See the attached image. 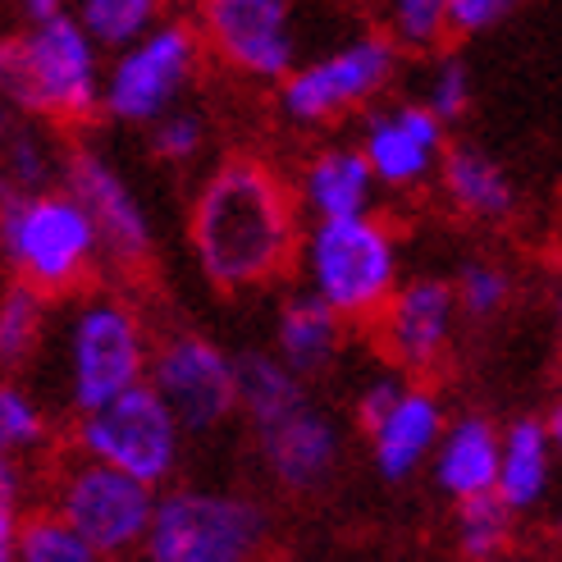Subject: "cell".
Returning a JSON list of instances; mask_svg holds the SVG:
<instances>
[{
	"instance_id": "obj_10",
	"label": "cell",
	"mask_w": 562,
	"mask_h": 562,
	"mask_svg": "<svg viewBox=\"0 0 562 562\" xmlns=\"http://www.w3.org/2000/svg\"><path fill=\"white\" fill-rule=\"evenodd\" d=\"M50 508L92 544L97 558H133L143 553V540H147L156 485L78 453L74 462L55 471Z\"/></svg>"
},
{
	"instance_id": "obj_29",
	"label": "cell",
	"mask_w": 562,
	"mask_h": 562,
	"mask_svg": "<svg viewBox=\"0 0 562 562\" xmlns=\"http://www.w3.org/2000/svg\"><path fill=\"white\" fill-rule=\"evenodd\" d=\"M14 562H101V558L46 503V508H23L19 536H14Z\"/></svg>"
},
{
	"instance_id": "obj_8",
	"label": "cell",
	"mask_w": 562,
	"mask_h": 562,
	"mask_svg": "<svg viewBox=\"0 0 562 562\" xmlns=\"http://www.w3.org/2000/svg\"><path fill=\"white\" fill-rule=\"evenodd\" d=\"M403 74V50L389 42V33H357L339 42L316 60H297L279 88V115L293 128H329L344 124L357 110L389 97V88Z\"/></svg>"
},
{
	"instance_id": "obj_32",
	"label": "cell",
	"mask_w": 562,
	"mask_h": 562,
	"mask_svg": "<svg viewBox=\"0 0 562 562\" xmlns=\"http://www.w3.org/2000/svg\"><path fill=\"white\" fill-rule=\"evenodd\" d=\"M206 143H211V124L202 110L192 105H175L165 110L160 120L147 124V147L160 165H175V170H183V165H196L206 156Z\"/></svg>"
},
{
	"instance_id": "obj_11",
	"label": "cell",
	"mask_w": 562,
	"mask_h": 562,
	"mask_svg": "<svg viewBox=\"0 0 562 562\" xmlns=\"http://www.w3.org/2000/svg\"><path fill=\"white\" fill-rule=\"evenodd\" d=\"M302 0H192L206 55L247 78L279 82L302 60Z\"/></svg>"
},
{
	"instance_id": "obj_43",
	"label": "cell",
	"mask_w": 562,
	"mask_h": 562,
	"mask_svg": "<svg viewBox=\"0 0 562 562\" xmlns=\"http://www.w3.org/2000/svg\"><path fill=\"white\" fill-rule=\"evenodd\" d=\"M553 530H558V540H562V508H558V521H553Z\"/></svg>"
},
{
	"instance_id": "obj_6",
	"label": "cell",
	"mask_w": 562,
	"mask_h": 562,
	"mask_svg": "<svg viewBox=\"0 0 562 562\" xmlns=\"http://www.w3.org/2000/svg\"><path fill=\"white\" fill-rule=\"evenodd\" d=\"M270 544V508L238 490H156L147 562H251Z\"/></svg>"
},
{
	"instance_id": "obj_5",
	"label": "cell",
	"mask_w": 562,
	"mask_h": 562,
	"mask_svg": "<svg viewBox=\"0 0 562 562\" xmlns=\"http://www.w3.org/2000/svg\"><path fill=\"white\" fill-rule=\"evenodd\" d=\"M302 289L334 306L348 325H371L403 279V247L393 224L375 211L312 220L293 257Z\"/></svg>"
},
{
	"instance_id": "obj_19",
	"label": "cell",
	"mask_w": 562,
	"mask_h": 562,
	"mask_svg": "<svg viewBox=\"0 0 562 562\" xmlns=\"http://www.w3.org/2000/svg\"><path fill=\"white\" fill-rule=\"evenodd\" d=\"M430 475L435 490L443 498H475V494H494V475H498V426L481 412H467L458 420H443V435L430 453Z\"/></svg>"
},
{
	"instance_id": "obj_15",
	"label": "cell",
	"mask_w": 562,
	"mask_h": 562,
	"mask_svg": "<svg viewBox=\"0 0 562 562\" xmlns=\"http://www.w3.org/2000/svg\"><path fill=\"white\" fill-rule=\"evenodd\" d=\"M458 316L462 312H458L453 284L435 274H420V279H407V284L398 279V289L389 293V302L380 306V316L371 325L393 367L407 375H426L453 348Z\"/></svg>"
},
{
	"instance_id": "obj_36",
	"label": "cell",
	"mask_w": 562,
	"mask_h": 562,
	"mask_svg": "<svg viewBox=\"0 0 562 562\" xmlns=\"http://www.w3.org/2000/svg\"><path fill=\"white\" fill-rule=\"evenodd\" d=\"M0 508H14V513L27 508V467L23 458H10V453H0Z\"/></svg>"
},
{
	"instance_id": "obj_25",
	"label": "cell",
	"mask_w": 562,
	"mask_h": 562,
	"mask_svg": "<svg viewBox=\"0 0 562 562\" xmlns=\"http://www.w3.org/2000/svg\"><path fill=\"white\" fill-rule=\"evenodd\" d=\"M55 325V297L37 293L23 279H5L0 284V371L14 375L27 371L50 344Z\"/></svg>"
},
{
	"instance_id": "obj_2",
	"label": "cell",
	"mask_w": 562,
	"mask_h": 562,
	"mask_svg": "<svg viewBox=\"0 0 562 562\" xmlns=\"http://www.w3.org/2000/svg\"><path fill=\"white\" fill-rule=\"evenodd\" d=\"M105 50L65 10L19 27H0V97L19 120L82 128L101 115Z\"/></svg>"
},
{
	"instance_id": "obj_35",
	"label": "cell",
	"mask_w": 562,
	"mask_h": 562,
	"mask_svg": "<svg viewBox=\"0 0 562 562\" xmlns=\"http://www.w3.org/2000/svg\"><path fill=\"white\" fill-rule=\"evenodd\" d=\"M412 375L407 371H398V367H393V371H375L367 384H361V393H357V426L361 430H371L375 426V420L393 407V398H398V393H403V384H407Z\"/></svg>"
},
{
	"instance_id": "obj_16",
	"label": "cell",
	"mask_w": 562,
	"mask_h": 562,
	"mask_svg": "<svg viewBox=\"0 0 562 562\" xmlns=\"http://www.w3.org/2000/svg\"><path fill=\"white\" fill-rule=\"evenodd\" d=\"M261 448V467L284 494H321L334 471L344 462V430L329 412L316 403H302L284 420H274L266 430H251Z\"/></svg>"
},
{
	"instance_id": "obj_34",
	"label": "cell",
	"mask_w": 562,
	"mask_h": 562,
	"mask_svg": "<svg viewBox=\"0 0 562 562\" xmlns=\"http://www.w3.org/2000/svg\"><path fill=\"white\" fill-rule=\"evenodd\" d=\"M526 0H448V33L453 37H481L503 19H513Z\"/></svg>"
},
{
	"instance_id": "obj_38",
	"label": "cell",
	"mask_w": 562,
	"mask_h": 562,
	"mask_svg": "<svg viewBox=\"0 0 562 562\" xmlns=\"http://www.w3.org/2000/svg\"><path fill=\"white\" fill-rule=\"evenodd\" d=\"M19 517L14 508H0V562H14V536H19Z\"/></svg>"
},
{
	"instance_id": "obj_4",
	"label": "cell",
	"mask_w": 562,
	"mask_h": 562,
	"mask_svg": "<svg viewBox=\"0 0 562 562\" xmlns=\"http://www.w3.org/2000/svg\"><path fill=\"white\" fill-rule=\"evenodd\" d=\"M50 334L60 344V393L74 412H88L147 380L151 329L137 302L120 289H78Z\"/></svg>"
},
{
	"instance_id": "obj_17",
	"label": "cell",
	"mask_w": 562,
	"mask_h": 562,
	"mask_svg": "<svg viewBox=\"0 0 562 562\" xmlns=\"http://www.w3.org/2000/svg\"><path fill=\"white\" fill-rule=\"evenodd\" d=\"M443 420H448V412H443L439 393L420 380H407L403 393L393 398V407L367 430L371 467L380 471V481H389V485L412 481V475L430 462L435 443L443 435Z\"/></svg>"
},
{
	"instance_id": "obj_27",
	"label": "cell",
	"mask_w": 562,
	"mask_h": 562,
	"mask_svg": "<svg viewBox=\"0 0 562 562\" xmlns=\"http://www.w3.org/2000/svg\"><path fill=\"white\" fill-rule=\"evenodd\" d=\"M69 14L82 23V33L110 55L124 42L143 37L156 19L170 14V0H69Z\"/></svg>"
},
{
	"instance_id": "obj_14",
	"label": "cell",
	"mask_w": 562,
	"mask_h": 562,
	"mask_svg": "<svg viewBox=\"0 0 562 562\" xmlns=\"http://www.w3.org/2000/svg\"><path fill=\"white\" fill-rule=\"evenodd\" d=\"M367 110L371 115L361 124L357 147L367 156L380 192L412 196L420 188H430L439 175V160L448 151V124L439 115H430L416 97H403V101L380 97Z\"/></svg>"
},
{
	"instance_id": "obj_23",
	"label": "cell",
	"mask_w": 562,
	"mask_h": 562,
	"mask_svg": "<svg viewBox=\"0 0 562 562\" xmlns=\"http://www.w3.org/2000/svg\"><path fill=\"white\" fill-rule=\"evenodd\" d=\"M234 389H238V416L251 430H266L274 420L297 412L306 398V380L274 357V348H247L234 352Z\"/></svg>"
},
{
	"instance_id": "obj_41",
	"label": "cell",
	"mask_w": 562,
	"mask_h": 562,
	"mask_svg": "<svg viewBox=\"0 0 562 562\" xmlns=\"http://www.w3.org/2000/svg\"><path fill=\"white\" fill-rule=\"evenodd\" d=\"M553 306H558V321H562V279H558V289H553Z\"/></svg>"
},
{
	"instance_id": "obj_13",
	"label": "cell",
	"mask_w": 562,
	"mask_h": 562,
	"mask_svg": "<svg viewBox=\"0 0 562 562\" xmlns=\"http://www.w3.org/2000/svg\"><path fill=\"white\" fill-rule=\"evenodd\" d=\"M60 188L78 196V206L88 211L92 229L101 238V261L115 266L120 274L147 270L156 257V224L143 196L128 183V175L110 160L101 147L78 143L65 151V175Z\"/></svg>"
},
{
	"instance_id": "obj_33",
	"label": "cell",
	"mask_w": 562,
	"mask_h": 562,
	"mask_svg": "<svg viewBox=\"0 0 562 562\" xmlns=\"http://www.w3.org/2000/svg\"><path fill=\"white\" fill-rule=\"evenodd\" d=\"M435 60H430V69H426V78H420V105L430 110V115H439L443 124H458L467 110H471V69H467V60L458 50H430Z\"/></svg>"
},
{
	"instance_id": "obj_24",
	"label": "cell",
	"mask_w": 562,
	"mask_h": 562,
	"mask_svg": "<svg viewBox=\"0 0 562 562\" xmlns=\"http://www.w3.org/2000/svg\"><path fill=\"white\" fill-rule=\"evenodd\" d=\"M65 151H69V143L60 137V128L14 115L5 143H0V192L55 188L65 175Z\"/></svg>"
},
{
	"instance_id": "obj_20",
	"label": "cell",
	"mask_w": 562,
	"mask_h": 562,
	"mask_svg": "<svg viewBox=\"0 0 562 562\" xmlns=\"http://www.w3.org/2000/svg\"><path fill=\"white\" fill-rule=\"evenodd\" d=\"M448 206L481 224H508L521 211V188L503 165L481 147H448L435 175Z\"/></svg>"
},
{
	"instance_id": "obj_7",
	"label": "cell",
	"mask_w": 562,
	"mask_h": 562,
	"mask_svg": "<svg viewBox=\"0 0 562 562\" xmlns=\"http://www.w3.org/2000/svg\"><path fill=\"white\" fill-rule=\"evenodd\" d=\"M206 65V46L192 19L165 14L143 37L110 50L101 69V115L124 128H147L165 110L188 101Z\"/></svg>"
},
{
	"instance_id": "obj_31",
	"label": "cell",
	"mask_w": 562,
	"mask_h": 562,
	"mask_svg": "<svg viewBox=\"0 0 562 562\" xmlns=\"http://www.w3.org/2000/svg\"><path fill=\"white\" fill-rule=\"evenodd\" d=\"M453 297L458 312L471 321H494L513 306L517 297V274L503 261H467L453 279Z\"/></svg>"
},
{
	"instance_id": "obj_37",
	"label": "cell",
	"mask_w": 562,
	"mask_h": 562,
	"mask_svg": "<svg viewBox=\"0 0 562 562\" xmlns=\"http://www.w3.org/2000/svg\"><path fill=\"white\" fill-rule=\"evenodd\" d=\"M10 14L19 23H33V19H50V14H65L69 0H5Z\"/></svg>"
},
{
	"instance_id": "obj_1",
	"label": "cell",
	"mask_w": 562,
	"mask_h": 562,
	"mask_svg": "<svg viewBox=\"0 0 562 562\" xmlns=\"http://www.w3.org/2000/svg\"><path fill=\"white\" fill-rule=\"evenodd\" d=\"M302 211L293 183L261 156H229L188 206V247L220 293H251L284 279L297 257Z\"/></svg>"
},
{
	"instance_id": "obj_22",
	"label": "cell",
	"mask_w": 562,
	"mask_h": 562,
	"mask_svg": "<svg viewBox=\"0 0 562 562\" xmlns=\"http://www.w3.org/2000/svg\"><path fill=\"white\" fill-rule=\"evenodd\" d=\"M344 339H348V321L306 289L293 293L274 316V357L293 367L302 380L325 375L339 361Z\"/></svg>"
},
{
	"instance_id": "obj_12",
	"label": "cell",
	"mask_w": 562,
	"mask_h": 562,
	"mask_svg": "<svg viewBox=\"0 0 562 562\" xmlns=\"http://www.w3.org/2000/svg\"><path fill=\"white\" fill-rule=\"evenodd\" d=\"M147 384L175 412L183 435H215L238 416L234 352H224L196 329H175L151 344Z\"/></svg>"
},
{
	"instance_id": "obj_39",
	"label": "cell",
	"mask_w": 562,
	"mask_h": 562,
	"mask_svg": "<svg viewBox=\"0 0 562 562\" xmlns=\"http://www.w3.org/2000/svg\"><path fill=\"white\" fill-rule=\"evenodd\" d=\"M544 430H549V439H553V453L562 458V393L553 398V407H549V416H544Z\"/></svg>"
},
{
	"instance_id": "obj_42",
	"label": "cell",
	"mask_w": 562,
	"mask_h": 562,
	"mask_svg": "<svg viewBox=\"0 0 562 562\" xmlns=\"http://www.w3.org/2000/svg\"><path fill=\"white\" fill-rule=\"evenodd\" d=\"M5 14H10V5H5V0H0V27H5Z\"/></svg>"
},
{
	"instance_id": "obj_18",
	"label": "cell",
	"mask_w": 562,
	"mask_h": 562,
	"mask_svg": "<svg viewBox=\"0 0 562 562\" xmlns=\"http://www.w3.org/2000/svg\"><path fill=\"white\" fill-rule=\"evenodd\" d=\"M293 196L306 220H339V215L375 211L380 183L357 143H329L302 160V170L293 179Z\"/></svg>"
},
{
	"instance_id": "obj_21",
	"label": "cell",
	"mask_w": 562,
	"mask_h": 562,
	"mask_svg": "<svg viewBox=\"0 0 562 562\" xmlns=\"http://www.w3.org/2000/svg\"><path fill=\"white\" fill-rule=\"evenodd\" d=\"M553 471H558V453H553V439L544 430V420L521 416L508 430H498L494 494L508 503L517 517L540 513L553 498Z\"/></svg>"
},
{
	"instance_id": "obj_3",
	"label": "cell",
	"mask_w": 562,
	"mask_h": 562,
	"mask_svg": "<svg viewBox=\"0 0 562 562\" xmlns=\"http://www.w3.org/2000/svg\"><path fill=\"white\" fill-rule=\"evenodd\" d=\"M0 270L46 297H74L101 274V238L69 188L0 192Z\"/></svg>"
},
{
	"instance_id": "obj_30",
	"label": "cell",
	"mask_w": 562,
	"mask_h": 562,
	"mask_svg": "<svg viewBox=\"0 0 562 562\" xmlns=\"http://www.w3.org/2000/svg\"><path fill=\"white\" fill-rule=\"evenodd\" d=\"M384 33L403 55H430L448 37V0H384Z\"/></svg>"
},
{
	"instance_id": "obj_28",
	"label": "cell",
	"mask_w": 562,
	"mask_h": 562,
	"mask_svg": "<svg viewBox=\"0 0 562 562\" xmlns=\"http://www.w3.org/2000/svg\"><path fill=\"white\" fill-rule=\"evenodd\" d=\"M513 536H517V513L498 494H475V498L458 503L453 540H458L462 558H471V562L503 558L513 549Z\"/></svg>"
},
{
	"instance_id": "obj_40",
	"label": "cell",
	"mask_w": 562,
	"mask_h": 562,
	"mask_svg": "<svg viewBox=\"0 0 562 562\" xmlns=\"http://www.w3.org/2000/svg\"><path fill=\"white\" fill-rule=\"evenodd\" d=\"M10 124H14V110L5 105V97H0V143H5V133H10Z\"/></svg>"
},
{
	"instance_id": "obj_9",
	"label": "cell",
	"mask_w": 562,
	"mask_h": 562,
	"mask_svg": "<svg viewBox=\"0 0 562 562\" xmlns=\"http://www.w3.org/2000/svg\"><path fill=\"white\" fill-rule=\"evenodd\" d=\"M74 453L97 458L105 467H120L147 485H170L183 462V426L165 398L137 380L115 398H105L88 412H74Z\"/></svg>"
},
{
	"instance_id": "obj_26",
	"label": "cell",
	"mask_w": 562,
	"mask_h": 562,
	"mask_svg": "<svg viewBox=\"0 0 562 562\" xmlns=\"http://www.w3.org/2000/svg\"><path fill=\"white\" fill-rule=\"evenodd\" d=\"M50 435H55V420H50L46 403L27 384L0 371V453L27 462V458L46 453Z\"/></svg>"
}]
</instances>
